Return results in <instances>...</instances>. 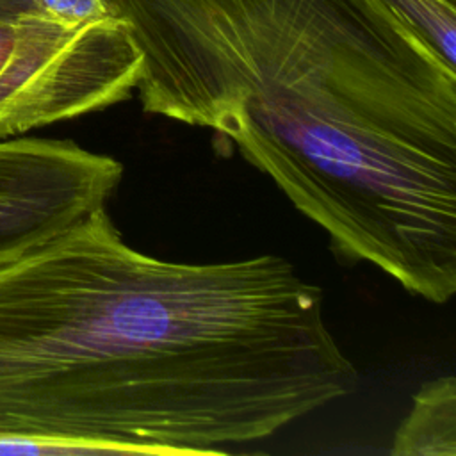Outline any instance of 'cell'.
Listing matches in <instances>:
<instances>
[{
	"label": "cell",
	"mask_w": 456,
	"mask_h": 456,
	"mask_svg": "<svg viewBox=\"0 0 456 456\" xmlns=\"http://www.w3.org/2000/svg\"><path fill=\"white\" fill-rule=\"evenodd\" d=\"M356 381L322 290L278 255L162 260L102 207L0 264V438L224 454Z\"/></svg>",
	"instance_id": "6da1fadb"
},
{
	"label": "cell",
	"mask_w": 456,
	"mask_h": 456,
	"mask_svg": "<svg viewBox=\"0 0 456 456\" xmlns=\"http://www.w3.org/2000/svg\"><path fill=\"white\" fill-rule=\"evenodd\" d=\"M146 114L230 141L347 262L456 292V68L383 0H110Z\"/></svg>",
	"instance_id": "7a4b0ae2"
},
{
	"label": "cell",
	"mask_w": 456,
	"mask_h": 456,
	"mask_svg": "<svg viewBox=\"0 0 456 456\" xmlns=\"http://www.w3.org/2000/svg\"><path fill=\"white\" fill-rule=\"evenodd\" d=\"M141 71V52L118 16L80 25L0 18V139L121 103Z\"/></svg>",
	"instance_id": "3957f363"
},
{
	"label": "cell",
	"mask_w": 456,
	"mask_h": 456,
	"mask_svg": "<svg viewBox=\"0 0 456 456\" xmlns=\"http://www.w3.org/2000/svg\"><path fill=\"white\" fill-rule=\"evenodd\" d=\"M123 164L69 139H0V264L107 207Z\"/></svg>",
	"instance_id": "277c9868"
},
{
	"label": "cell",
	"mask_w": 456,
	"mask_h": 456,
	"mask_svg": "<svg viewBox=\"0 0 456 456\" xmlns=\"http://www.w3.org/2000/svg\"><path fill=\"white\" fill-rule=\"evenodd\" d=\"M390 454L456 456V378H433L420 385L408 415L397 426Z\"/></svg>",
	"instance_id": "5b68a950"
},
{
	"label": "cell",
	"mask_w": 456,
	"mask_h": 456,
	"mask_svg": "<svg viewBox=\"0 0 456 456\" xmlns=\"http://www.w3.org/2000/svg\"><path fill=\"white\" fill-rule=\"evenodd\" d=\"M428 46L456 68V0H383Z\"/></svg>",
	"instance_id": "8992f818"
},
{
	"label": "cell",
	"mask_w": 456,
	"mask_h": 456,
	"mask_svg": "<svg viewBox=\"0 0 456 456\" xmlns=\"http://www.w3.org/2000/svg\"><path fill=\"white\" fill-rule=\"evenodd\" d=\"M34 5L39 16L69 25L116 16L110 0H34Z\"/></svg>",
	"instance_id": "52a82bcc"
},
{
	"label": "cell",
	"mask_w": 456,
	"mask_h": 456,
	"mask_svg": "<svg viewBox=\"0 0 456 456\" xmlns=\"http://www.w3.org/2000/svg\"><path fill=\"white\" fill-rule=\"evenodd\" d=\"M37 14L34 0H0V18Z\"/></svg>",
	"instance_id": "ba28073f"
}]
</instances>
